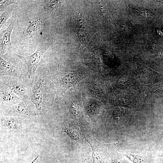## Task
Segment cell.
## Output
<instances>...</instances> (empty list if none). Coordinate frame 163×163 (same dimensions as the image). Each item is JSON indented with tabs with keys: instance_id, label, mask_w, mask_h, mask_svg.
<instances>
[{
	"instance_id": "cell-8",
	"label": "cell",
	"mask_w": 163,
	"mask_h": 163,
	"mask_svg": "<svg viewBox=\"0 0 163 163\" xmlns=\"http://www.w3.org/2000/svg\"><path fill=\"white\" fill-rule=\"evenodd\" d=\"M86 139L92 148L93 163H104V154L105 145L89 135L86 136Z\"/></svg>"
},
{
	"instance_id": "cell-12",
	"label": "cell",
	"mask_w": 163,
	"mask_h": 163,
	"mask_svg": "<svg viewBox=\"0 0 163 163\" xmlns=\"http://www.w3.org/2000/svg\"><path fill=\"white\" fill-rule=\"evenodd\" d=\"M62 132H65L72 139H78L80 138V133L76 127L68 122H64L62 124Z\"/></svg>"
},
{
	"instance_id": "cell-6",
	"label": "cell",
	"mask_w": 163,
	"mask_h": 163,
	"mask_svg": "<svg viewBox=\"0 0 163 163\" xmlns=\"http://www.w3.org/2000/svg\"><path fill=\"white\" fill-rule=\"evenodd\" d=\"M0 89L1 109L15 104L22 101L6 86L1 83Z\"/></svg>"
},
{
	"instance_id": "cell-7",
	"label": "cell",
	"mask_w": 163,
	"mask_h": 163,
	"mask_svg": "<svg viewBox=\"0 0 163 163\" xmlns=\"http://www.w3.org/2000/svg\"><path fill=\"white\" fill-rule=\"evenodd\" d=\"M0 76L14 77L20 78L26 77L21 70L7 62L0 56Z\"/></svg>"
},
{
	"instance_id": "cell-16",
	"label": "cell",
	"mask_w": 163,
	"mask_h": 163,
	"mask_svg": "<svg viewBox=\"0 0 163 163\" xmlns=\"http://www.w3.org/2000/svg\"><path fill=\"white\" fill-rule=\"evenodd\" d=\"M138 13L139 14L144 17H152L153 16V13L148 10L143 9H140L137 10Z\"/></svg>"
},
{
	"instance_id": "cell-19",
	"label": "cell",
	"mask_w": 163,
	"mask_h": 163,
	"mask_svg": "<svg viewBox=\"0 0 163 163\" xmlns=\"http://www.w3.org/2000/svg\"><path fill=\"white\" fill-rule=\"evenodd\" d=\"M59 3V2L58 1H50V2L49 3V8L52 9H55L57 7Z\"/></svg>"
},
{
	"instance_id": "cell-15",
	"label": "cell",
	"mask_w": 163,
	"mask_h": 163,
	"mask_svg": "<svg viewBox=\"0 0 163 163\" xmlns=\"http://www.w3.org/2000/svg\"><path fill=\"white\" fill-rule=\"evenodd\" d=\"M18 4V3L15 1L1 0L0 1V11L1 12H2L6 10L8 6L12 5H17Z\"/></svg>"
},
{
	"instance_id": "cell-13",
	"label": "cell",
	"mask_w": 163,
	"mask_h": 163,
	"mask_svg": "<svg viewBox=\"0 0 163 163\" xmlns=\"http://www.w3.org/2000/svg\"><path fill=\"white\" fill-rule=\"evenodd\" d=\"M13 10V8L6 10L1 15L0 17V28H2L11 17Z\"/></svg>"
},
{
	"instance_id": "cell-10",
	"label": "cell",
	"mask_w": 163,
	"mask_h": 163,
	"mask_svg": "<svg viewBox=\"0 0 163 163\" xmlns=\"http://www.w3.org/2000/svg\"><path fill=\"white\" fill-rule=\"evenodd\" d=\"M82 77L77 73L71 72L63 76L59 82V90L62 94L79 82Z\"/></svg>"
},
{
	"instance_id": "cell-14",
	"label": "cell",
	"mask_w": 163,
	"mask_h": 163,
	"mask_svg": "<svg viewBox=\"0 0 163 163\" xmlns=\"http://www.w3.org/2000/svg\"><path fill=\"white\" fill-rule=\"evenodd\" d=\"M126 156L134 163H148L144 158L140 156L130 154Z\"/></svg>"
},
{
	"instance_id": "cell-4",
	"label": "cell",
	"mask_w": 163,
	"mask_h": 163,
	"mask_svg": "<svg viewBox=\"0 0 163 163\" xmlns=\"http://www.w3.org/2000/svg\"><path fill=\"white\" fill-rule=\"evenodd\" d=\"M49 46L47 43L41 45L32 55L28 56H22L15 53L17 57L26 64L27 71L25 75L30 81L31 84L35 77L36 71L39 63Z\"/></svg>"
},
{
	"instance_id": "cell-17",
	"label": "cell",
	"mask_w": 163,
	"mask_h": 163,
	"mask_svg": "<svg viewBox=\"0 0 163 163\" xmlns=\"http://www.w3.org/2000/svg\"><path fill=\"white\" fill-rule=\"evenodd\" d=\"M130 83V80L127 78H122L120 79L118 82V84L122 87H125L127 86Z\"/></svg>"
},
{
	"instance_id": "cell-5",
	"label": "cell",
	"mask_w": 163,
	"mask_h": 163,
	"mask_svg": "<svg viewBox=\"0 0 163 163\" xmlns=\"http://www.w3.org/2000/svg\"><path fill=\"white\" fill-rule=\"evenodd\" d=\"M28 119L14 116L1 117L2 127L4 130L11 134H17L23 130Z\"/></svg>"
},
{
	"instance_id": "cell-18",
	"label": "cell",
	"mask_w": 163,
	"mask_h": 163,
	"mask_svg": "<svg viewBox=\"0 0 163 163\" xmlns=\"http://www.w3.org/2000/svg\"><path fill=\"white\" fill-rule=\"evenodd\" d=\"M119 101L120 104L125 105L129 104L130 100L128 96L123 95L119 98Z\"/></svg>"
},
{
	"instance_id": "cell-2",
	"label": "cell",
	"mask_w": 163,
	"mask_h": 163,
	"mask_svg": "<svg viewBox=\"0 0 163 163\" xmlns=\"http://www.w3.org/2000/svg\"><path fill=\"white\" fill-rule=\"evenodd\" d=\"M1 83L6 86L21 100H31V83L24 78L7 76L1 77Z\"/></svg>"
},
{
	"instance_id": "cell-9",
	"label": "cell",
	"mask_w": 163,
	"mask_h": 163,
	"mask_svg": "<svg viewBox=\"0 0 163 163\" xmlns=\"http://www.w3.org/2000/svg\"><path fill=\"white\" fill-rule=\"evenodd\" d=\"M14 26V23L12 21L7 29L1 32L0 53L1 56L10 51L13 48L11 41V36Z\"/></svg>"
},
{
	"instance_id": "cell-1",
	"label": "cell",
	"mask_w": 163,
	"mask_h": 163,
	"mask_svg": "<svg viewBox=\"0 0 163 163\" xmlns=\"http://www.w3.org/2000/svg\"><path fill=\"white\" fill-rule=\"evenodd\" d=\"M50 84L47 76L39 74L35 75L31 84V99L38 115L44 116L52 104L53 98Z\"/></svg>"
},
{
	"instance_id": "cell-3",
	"label": "cell",
	"mask_w": 163,
	"mask_h": 163,
	"mask_svg": "<svg viewBox=\"0 0 163 163\" xmlns=\"http://www.w3.org/2000/svg\"><path fill=\"white\" fill-rule=\"evenodd\" d=\"M5 116L29 119L38 115L36 107L31 100H22L15 104L1 109Z\"/></svg>"
},
{
	"instance_id": "cell-20",
	"label": "cell",
	"mask_w": 163,
	"mask_h": 163,
	"mask_svg": "<svg viewBox=\"0 0 163 163\" xmlns=\"http://www.w3.org/2000/svg\"><path fill=\"white\" fill-rule=\"evenodd\" d=\"M158 56L159 58L162 59L163 58V52H161L158 53Z\"/></svg>"
},
{
	"instance_id": "cell-11",
	"label": "cell",
	"mask_w": 163,
	"mask_h": 163,
	"mask_svg": "<svg viewBox=\"0 0 163 163\" xmlns=\"http://www.w3.org/2000/svg\"><path fill=\"white\" fill-rule=\"evenodd\" d=\"M47 19L45 17H39L31 21L25 31L24 35L29 38H32L40 30Z\"/></svg>"
},
{
	"instance_id": "cell-21",
	"label": "cell",
	"mask_w": 163,
	"mask_h": 163,
	"mask_svg": "<svg viewBox=\"0 0 163 163\" xmlns=\"http://www.w3.org/2000/svg\"><path fill=\"white\" fill-rule=\"evenodd\" d=\"M159 2H160L163 5V1H158Z\"/></svg>"
}]
</instances>
